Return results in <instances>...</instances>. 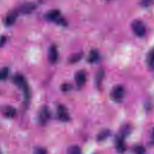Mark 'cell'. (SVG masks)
Wrapping results in <instances>:
<instances>
[{
	"mask_svg": "<svg viewBox=\"0 0 154 154\" xmlns=\"http://www.w3.org/2000/svg\"><path fill=\"white\" fill-rule=\"evenodd\" d=\"M103 76H104V73L102 70H100L97 73L96 78H95V82H96V84L97 86L100 85V83H101V82L103 79Z\"/></svg>",
	"mask_w": 154,
	"mask_h": 154,
	"instance_id": "obj_18",
	"label": "cell"
},
{
	"mask_svg": "<svg viewBox=\"0 0 154 154\" xmlns=\"http://www.w3.org/2000/svg\"><path fill=\"white\" fill-rule=\"evenodd\" d=\"M67 153L70 154H78L81 153V149L78 146H72L67 149Z\"/></svg>",
	"mask_w": 154,
	"mask_h": 154,
	"instance_id": "obj_17",
	"label": "cell"
},
{
	"mask_svg": "<svg viewBox=\"0 0 154 154\" xmlns=\"http://www.w3.org/2000/svg\"><path fill=\"white\" fill-rule=\"evenodd\" d=\"M147 62L149 66L154 69V49L149 53L147 58Z\"/></svg>",
	"mask_w": 154,
	"mask_h": 154,
	"instance_id": "obj_13",
	"label": "cell"
},
{
	"mask_svg": "<svg viewBox=\"0 0 154 154\" xmlns=\"http://www.w3.org/2000/svg\"><path fill=\"white\" fill-rule=\"evenodd\" d=\"M51 117V112L47 106H44L42 108L39 115L38 121L42 125H45L47 123Z\"/></svg>",
	"mask_w": 154,
	"mask_h": 154,
	"instance_id": "obj_6",
	"label": "cell"
},
{
	"mask_svg": "<svg viewBox=\"0 0 154 154\" xmlns=\"http://www.w3.org/2000/svg\"><path fill=\"white\" fill-rule=\"evenodd\" d=\"M19 14V12L17 9L13 10L11 11H10L5 19V25L10 26L13 25L16 22Z\"/></svg>",
	"mask_w": 154,
	"mask_h": 154,
	"instance_id": "obj_9",
	"label": "cell"
},
{
	"mask_svg": "<svg viewBox=\"0 0 154 154\" xmlns=\"http://www.w3.org/2000/svg\"><path fill=\"white\" fill-rule=\"evenodd\" d=\"M12 80H13V82L20 90H22L23 91L25 101L28 102L29 100L30 93H29V89L28 83H27L25 77L20 73H17L13 76Z\"/></svg>",
	"mask_w": 154,
	"mask_h": 154,
	"instance_id": "obj_1",
	"label": "cell"
},
{
	"mask_svg": "<svg viewBox=\"0 0 154 154\" xmlns=\"http://www.w3.org/2000/svg\"><path fill=\"white\" fill-rule=\"evenodd\" d=\"M82 57V53H77L72 55L69 58V62L70 63H75L78 62Z\"/></svg>",
	"mask_w": 154,
	"mask_h": 154,
	"instance_id": "obj_15",
	"label": "cell"
},
{
	"mask_svg": "<svg viewBox=\"0 0 154 154\" xmlns=\"http://www.w3.org/2000/svg\"><path fill=\"white\" fill-rule=\"evenodd\" d=\"M57 116L59 119L63 122H68L70 120V117L68 110L63 105L58 106L57 111Z\"/></svg>",
	"mask_w": 154,
	"mask_h": 154,
	"instance_id": "obj_8",
	"label": "cell"
},
{
	"mask_svg": "<svg viewBox=\"0 0 154 154\" xmlns=\"http://www.w3.org/2000/svg\"><path fill=\"white\" fill-rule=\"evenodd\" d=\"M45 17L46 20L54 22L57 24L66 26L67 22L66 19L63 17L60 10L57 9H54L49 11L45 14Z\"/></svg>",
	"mask_w": 154,
	"mask_h": 154,
	"instance_id": "obj_2",
	"label": "cell"
},
{
	"mask_svg": "<svg viewBox=\"0 0 154 154\" xmlns=\"http://www.w3.org/2000/svg\"><path fill=\"white\" fill-rule=\"evenodd\" d=\"M131 28L135 34L138 37H143L146 34V25L141 20H134L131 23Z\"/></svg>",
	"mask_w": 154,
	"mask_h": 154,
	"instance_id": "obj_3",
	"label": "cell"
},
{
	"mask_svg": "<svg viewBox=\"0 0 154 154\" xmlns=\"http://www.w3.org/2000/svg\"><path fill=\"white\" fill-rule=\"evenodd\" d=\"M110 132L108 129H105L102 131L100 133L98 134L97 136V140L98 141H103L106 139L109 135Z\"/></svg>",
	"mask_w": 154,
	"mask_h": 154,
	"instance_id": "obj_14",
	"label": "cell"
},
{
	"mask_svg": "<svg viewBox=\"0 0 154 154\" xmlns=\"http://www.w3.org/2000/svg\"><path fill=\"white\" fill-rule=\"evenodd\" d=\"M75 80L78 88L82 87L85 85L87 80V75L85 72L84 70H79L76 72L75 75Z\"/></svg>",
	"mask_w": 154,
	"mask_h": 154,
	"instance_id": "obj_7",
	"label": "cell"
},
{
	"mask_svg": "<svg viewBox=\"0 0 154 154\" xmlns=\"http://www.w3.org/2000/svg\"><path fill=\"white\" fill-rule=\"evenodd\" d=\"M125 95V89L122 85L114 87L111 91V97L114 101H120Z\"/></svg>",
	"mask_w": 154,
	"mask_h": 154,
	"instance_id": "obj_4",
	"label": "cell"
},
{
	"mask_svg": "<svg viewBox=\"0 0 154 154\" xmlns=\"http://www.w3.org/2000/svg\"><path fill=\"white\" fill-rule=\"evenodd\" d=\"M36 8L37 5L35 3L25 2L22 4L17 10L19 13H22L23 14H28L32 13Z\"/></svg>",
	"mask_w": 154,
	"mask_h": 154,
	"instance_id": "obj_5",
	"label": "cell"
},
{
	"mask_svg": "<svg viewBox=\"0 0 154 154\" xmlns=\"http://www.w3.org/2000/svg\"><path fill=\"white\" fill-rule=\"evenodd\" d=\"M6 40H7V37L5 36L4 35L0 36V48L2 47L5 44V43L6 42Z\"/></svg>",
	"mask_w": 154,
	"mask_h": 154,
	"instance_id": "obj_22",
	"label": "cell"
},
{
	"mask_svg": "<svg viewBox=\"0 0 154 154\" xmlns=\"http://www.w3.org/2000/svg\"><path fill=\"white\" fill-rule=\"evenodd\" d=\"M2 112L3 115L7 117V118H13L16 114V109L11 106H4L2 109Z\"/></svg>",
	"mask_w": 154,
	"mask_h": 154,
	"instance_id": "obj_11",
	"label": "cell"
},
{
	"mask_svg": "<svg viewBox=\"0 0 154 154\" xmlns=\"http://www.w3.org/2000/svg\"><path fill=\"white\" fill-rule=\"evenodd\" d=\"M99 58V55L98 52L96 50H92L90 51L88 55V57L87 58V61L90 63H93L97 61Z\"/></svg>",
	"mask_w": 154,
	"mask_h": 154,
	"instance_id": "obj_12",
	"label": "cell"
},
{
	"mask_svg": "<svg viewBox=\"0 0 154 154\" xmlns=\"http://www.w3.org/2000/svg\"><path fill=\"white\" fill-rule=\"evenodd\" d=\"M8 69L4 67L0 70V80H4L7 78L8 75Z\"/></svg>",
	"mask_w": 154,
	"mask_h": 154,
	"instance_id": "obj_19",
	"label": "cell"
},
{
	"mask_svg": "<svg viewBox=\"0 0 154 154\" xmlns=\"http://www.w3.org/2000/svg\"><path fill=\"white\" fill-rule=\"evenodd\" d=\"M48 58L51 63H55L58 60V52L55 46L52 45L50 47L48 51Z\"/></svg>",
	"mask_w": 154,
	"mask_h": 154,
	"instance_id": "obj_10",
	"label": "cell"
},
{
	"mask_svg": "<svg viewBox=\"0 0 154 154\" xmlns=\"http://www.w3.org/2000/svg\"><path fill=\"white\" fill-rule=\"evenodd\" d=\"M116 149L119 152H123L126 150V147L123 142V140H116Z\"/></svg>",
	"mask_w": 154,
	"mask_h": 154,
	"instance_id": "obj_16",
	"label": "cell"
},
{
	"mask_svg": "<svg viewBox=\"0 0 154 154\" xmlns=\"http://www.w3.org/2000/svg\"><path fill=\"white\" fill-rule=\"evenodd\" d=\"M151 142L152 143H154V129L153 130L151 134Z\"/></svg>",
	"mask_w": 154,
	"mask_h": 154,
	"instance_id": "obj_25",
	"label": "cell"
},
{
	"mask_svg": "<svg viewBox=\"0 0 154 154\" xmlns=\"http://www.w3.org/2000/svg\"><path fill=\"white\" fill-rule=\"evenodd\" d=\"M135 151L137 153H143L145 152V149L142 146H137L135 149Z\"/></svg>",
	"mask_w": 154,
	"mask_h": 154,
	"instance_id": "obj_21",
	"label": "cell"
},
{
	"mask_svg": "<svg viewBox=\"0 0 154 154\" xmlns=\"http://www.w3.org/2000/svg\"><path fill=\"white\" fill-rule=\"evenodd\" d=\"M151 2H152V0H142V3L144 6L149 5Z\"/></svg>",
	"mask_w": 154,
	"mask_h": 154,
	"instance_id": "obj_24",
	"label": "cell"
},
{
	"mask_svg": "<svg viewBox=\"0 0 154 154\" xmlns=\"http://www.w3.org/2000/svg\"><path fill=\"white\" fill-rule=\"evenodd\" d=\"M72 88V85L69 84L67 83H65L63 84L61 86V89L62 91H69L70 90H71Z\"/></svg>",
	"mask_w": 154,
	"mask_h": 154,
	"instance_id": "obj_20",
	"label": "cell"
},
{
	"mask_svg": "<svg viewBox=\"0 0 154 154\" xmlns=\"http://www.w3.org/2000/svg\"><path fill=\"white\" fill-rule=\"evenodd\" d=\"M46 152V150H45L44 149H42V148L38 149L35 151V153H45Z\"/></svg>",
	"mask_w": 154,
	"mask_h": 154,
	"instance_id": "obj_23",
	"label": "cell"
}]
</instances>
